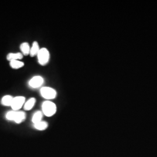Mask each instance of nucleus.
<instances>
[{
	"label": "nucleus",
	"instance_id": "f257e3e1",
	"mask_svg": "<svg viewBox=\"0 0 157 157\" xmlns=\"http://www.w3.org/2000/svg\"><path fill=\"white\" fill-rule=\"evenodd\" d=\"M5 117L9 121H12L16 123H20L26 119V114L22 111H12L7 112Z\"/></svg>",
	"mask_w": 157,
	"mask_h": 157
},
{
	"label": "nucleus",
	"instance_id": "f03ea898",
	"mask_svg": "<svg viewBox=\"0 0 157 157\" xmlns=\"http://www.w3.org/2000/svg\"><path fill=\"white\" fill-rule=\"evenodd\" d=\"M42 109L43 114L48 117L53 116L57 111L55 104L50 101H46L43 103Z\"/></svg>",
	"mask_w": 157,
	"mask_h": 157
},
{
	"label": "nucleus",
	"instance_id": "7ed1b4c3",
	"mask_svg": "<svg viewBox=\"0 0 157 157\" xmlns=\"http://www.w3.org/2000/svg\"><path fill=\"white\" fill-rule=\"evenodd\" d=\"M37 58L39 63L41 65L44 66L47 64L50 60V53L47 48H42L40 49L37 54Z\"/></svg>",
	"mask_w": 157,
	"mask_h": 157
},
{
	"label": "nucleus",
	"instance_id": "20e7f679",
	"mask_svg": "<svg viewBox=\"0 0 157 157\" xmlns=\"http://www.w3.org/2000/svg\"><path fill=\"white\" fill-rule=\"evenodd\" d=\"M40 93L42 97L47 100H52L55 98L57 95L56 91L51 87H44L40 90Z\"/></svg>",
	"mask_w": 157,
	"mask_h": 157
},
{
	"label": "nucleus",
	"instance_id": "39448f33",
	"mask_svg": "<svg viewBox=\"0 0 157 157\" xmlns=\"http://www.w3.org/2000/svg\"><path fill=\"white\" fill-rule=\"evenodd\" d=\"M25 102V98L22 96H18L14 97L11 104V108L13 111H18L24 105Z\"/></svg>",
	"mask_w": 157,
	"mask_h": 157
},
{
	"label": "nucleus",
	"instance_id": "423d86ee",
	"mask_svg": "<svg viewBox=\"0 0 157 157\" xmlns=\"http://www.w3.org/2000/svg\"><path fill=\"white\" fill-rule=\"evenodd\" d=\"M43 83L44 79L42 77L40 76H36L31 78L29 82V84L31 87L36 88L40 87L43 84Z\"/></svg>",
	"mask_w": 157,
	"mask_h": 157
},
{
	"label": "nucleus",
	"instance_id": "0eeeda50",
	"mask_svg": "<svg viewBox=\"0 0 157 157\" xmlns=\"http://www.w3.org/2000/svg\"><path fill=\"white\" fill-rule=\"evenodd\" d=\"M23 58V54L20 53H9L6 56V59L9 61H16V60H19Z\"/></svg>",
	"mask_w": 157,
	"mask_h": 157
},
{
	"label": "nucleus",
	"instance_id": "6e6552de",
	"mask_svg": "<svg viewBox=\"0 0 157 157\" xmlns=\"http://www.w3.org/2000/svg\"><path fill=\"white\" fill-rule=\"evenodd\" d=\"M20 49L24 55H27L30 54V47L28 43H23L20 46Z\"/></svg>",
	"mask_w": 157,
	"mask_h": 157
},
{
	"label": "nucleus",
	"instance_id": "1a4fd4ad",
	"mask_svg": "<svg viewBox=\"0 0 157 157\" xmlns=\"http://www.w3.org/2000/svg\"><path fill=\"white\" fill-rule=\"evenodd\" d=\"M40 51L39 46L37 41H34L32 45V47L30 48V55L31 57H34L35 55H37L39 51Z\"/></svg>",
	"mask_w": 157,
	"mask_h": 157
},
{
	"label": "nucleus",
	"instance_id": "9d476101",
	"mask_svg": "<svg viewBox=\"0 0 157 157\" xmlns=\"http://www.w3.org/2000/svg\"><path fill=\"white\" fill-rule=\"evenodd\" d=\"M13 99V98L9 95H5L1 99V104L4 106H11Z\"/></svg>",
	"mask_w": 157,
	"mask_h": 157
},
{
	"label": "nucleus",
	"instance_id": "9b49d317",
	"mask_svg": "<svg viewBox=\"0 0 157 157\" xmlns=\"http://www.w3.org/2000/svg\"><path fill=\"white\" fill-rule=\"evenodd\" d=\"M36 103V99L34 98H30L25 104L24 109L26 111H29L33 108Z\"/></svg>",
	"mask_w": 157,
	"mask_h": 157
},
{
	"label": "nucleus",
	"instance_id": "f8f14e48",
	"mask_svg": "<svg viewBox=\"0 0 157 157\" xmlns=\"http://www.w3.org/2000/svg\"><path fill=\"white\" fill-rule=\"evenodd\" d=\"M34 125V128L39 130H44L48 127V123L44 121H41Z\"/></svg>",
	"mask_w": 157,
	"mask_h": 157
},
{
	"label": "nucleus",
	"instance_id": "ddd939ff",
	"mask_svg": "<svg viewBox=\"0 0 157 157\" xmlns=\"http://www.w3.org/2000/svg\"><path fill=\"white\" fill-rule=\"evenodd\" d=\"M43 118V113L40 111L36 112L32 117V122L33 124H36L41 121Z\"/></svg>",
	"mask_w": 157,
	"mask_h": 157
},
{
	"label": "nucleus",
	"instance_id": "4468645a",
	"mask_svg": "<svg viewBox=\"0 0 157 157\" xmlns=\"http://www.w3.org/2000/svg\"><path fill=\"white\" fill-rule=\"evenodd\" d=\"M10 66L12 68L17 69H19L24 66V63L23 62H21L19 60H16V61H12L10 62Z\"/></svg>",
	"mask_w": 157,
	"mask_h": 157
}]
</instances>
